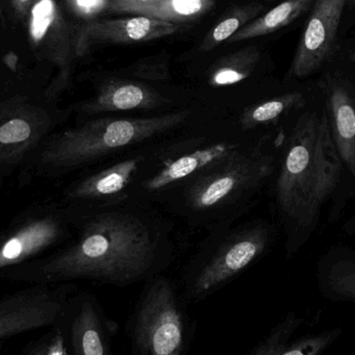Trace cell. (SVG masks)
Returning <instances> with one entry per match:
<instances>
[{
    "label": "cell",
    "instance_id": "obj_17",
    "mask_svg": "<svg viewBox=\"0 0 355 355\" xmlns=\"http://www.w3.org/2000/svg\"><path fill=\"white\" fill-rule=\"evenodd\" d=\"M310 102L304 92L291 89L261 98L231 114L236 124L246 132H270L295 118Z\"/></svg>",
    "mask_w": 355,
    "mask_h": 355
},
{
    "label": "cell",
    "instance_id": "obj_13",
    "mask_svg": "<svg viewBox=\"0 0 355 355\" xmlns=\"http://www.w3.org/2000/svg\"><path fill=\"white\" fill-rule=\"evenodd\" d=\"M67 221L58 212H43L19 221L0 236V271L35 258L66 235Z\"/></svg>",
    "mask_w": 355,
    "mask_h": 355
},
{
    "label": "cell",
    "instance_id": "obj_5",
    "mask_svg": "<svg viewBox=\"0 0 355 355\" xmlns=\"http://www.w3.org/2000/svg\"><path fill=\"white\" fill-rule=\"evenodd\" d=\"M217 112L198 103L151 116H99L83 119L46 141L40 166L66 174L114 159L143 146L166 139Z\"/></svg>",
    "mask_w": 355,
    "mask_h": 355
},
{
    "label": "cell",
    "instance_id": "obj_32",
    "mask_svg": "<svg viewBox=\"0 0 355 355\" xmlns=\"http://www.w3.org/2000/svg\"><path fill=\"white\" fill-rule=\"evenodd\" d=\"M352 58V62H354V64H355V51L352 54V58Z\"/></svg>",
    "mask_w": 355,
    "mask_h": 355
},
{
    "label": "cell",
    "instance_id": "obj_6",
    "mask_svg": "<svg viewBox=\"0 0 355 355\" xmlns=\"http://www.w3.org/2000/svg\"><path fill=\"white\" fill-rule=\"evenodd\" d=\"M275 238V227L264 219L209 233L182 271L179 288L185 302H202L223 289L261 260Z\"/></svg>",
    "mask_w": 355,
    "mask_h": 355
},
{
    "label": "cell",
    "instance_id": "obj_8",
    "mask_svg": "<svg viewBox=\"0 0 355 355\" xmlns=\"http://www.w3.org/2000/svg\"><path fill=\"white\" fill-rule=\"evenodd\" d=\"M194 103L198 102L192 98L164 93L151 83L114 76L102 81L95 95L77 103L73 112L83 120L130 112L164 114Z\"/></svg>",
    "mask_w": 355,
    "mask_h": 355
},
{
    "label": "cell",
    "instance_id": "obj_11",
    "mask_svg": "<svg viewBox=\"0 0 355 355\" xmlns=\"http://www.w3.org/2000/svg\"><path fill=\"white\" fill-rule=\"evenodd\" d=\"M348 0H317L292 60L288 77L304 79L333 56L336 37Z\"/></svg>",
    "mask_w": 355,
    "mask_h": 355
},
{
    "label": "cell",
    "instance_id": "obj_29",
    "mask_svg": "<svg viewBox=\"0 0 355 355\" xmlns=\"http://www.w3.org/2000/svg\"><path fill=\"white\" fill-rule=\"evenodd\" d=\"M103 0H77V3L85 12H92L102 6Z\"/></svg>",
    "mask_w": 355,
    "mask_h": 355
},
{
    "label": "cell",
    "instance_id": "obj_23",
    "mask_svg": "<svg viewBox=\"0 0 355 355\" xmlns=\"http://www.w3.org/2000/svg\"><path fill=\"white\" fill-rule=\"evenodd\" d=\"M258 2H250L245 6H236L223 16L214 27L207 33L198 46V51L209 52L214 50L223 42L231 39L238 31L256 18L263 10Z\"/></svg>",
    "mask_w": 355,
    "mask_h": 355
},
{
    "label": "cell",
    "instance_id": "obj_14",
    "mask_svg": "<svg viewBox=\"0 0 355 355\" xmlns=\"http://www.w3.org/2000/svg\"><path fill=\"white\" fill-rule=\"evenodd\" d=\"M68 352L71 355H114L116 324L91 294H81L68 304Z\"/></svg>",
    "mask_w": 355,
    "mask_h": 355
},
{
    "label": "cell",
    "instance_id": "obj_4",
    "mask_svg": "<svg viewBox=\"0 0 355 355\" xmlns=\"http://www.w3.org/2000/svg\"><path fill=\"white\" fill-rule=\"evenodd\" d=\"M271 132H246L232 114H215L160 139L154 143L129 200L160 205L175 190L252 149Z\"/></svg>",
    "mask_w": 355,
    "mask_h": 355
},
{
    "label": "cell",
    "instance_id": "obj_2",
    "mask_svg": "<svg viewBox=\"0 0 355 355\" xmlns=\"http://www.w3.org/2000/svg\"><path fill=\"white\" fill-rule=\"evenodd\" d=\"M344 174L324 102L311 101L288 124L272 179L288 258L310 239L323 207L340 189Z\"/></svg>",
    "mask_w": 355,
    "mask_h": 355
},
{
    "label": "cell",
    "instance_id": "obj_10",
    "mask_svg": "<svg viewBox=\"0 0 355 355\" xmlns=\"http://www.w3.org/2000/svg\"><path fill=\"white\" fill-rule=\"evenodd\" d=\"M67 289L37 287L0 300V341L55 324L68 308Z\"/></svg>",
    "mask_w": 355,
    "mask_h": 355
},
{
    "label": "cell",
    "instance_id": "obj_19",
    "mask_svg": "<svg viewBox=\"0 0 355 355\" xmlns=\"http://www.w3.org/2000/svg\"><path fill=\"white\" fill-rule=\"evenodd\" d=\"M316 277L323 297L355 304V250L346 246L331 248L319 259Z\"/></svg>",
    "mask_w": 355,
    "mask_h": 355
},
{
    "label": "cell",
    "instance_id": "obj_26",
    "mask_svg": "<svg viewBox=\"0 0 355 355\" xmlns=\"http://www.w3.org/2000/svg\"><path fill=\"white\" fill-rule=\"evenodd\" d=\"M159 0H112L108 10L112 12H128L131 8L143 4L153 3Z\"/></svg>",
    "mask_w": 355,
    "mask_h": 355
},
{
    "label": "cell",
    "instance_id": "obj_7",
    "mask_svg": "<svg viewBox=\"0 0 355 355\" xmlns=\"http://www.w3.org/2000/svg\"><path fill=\"white\" fill-rule=\"evenodd\" d=\"M179 286L159 275L146 282L127 322L135 355H187L194 324Z\"/></svg>",
    "mask_w": 355,
    "mask_h": 355
},
{
    "label": "cell",
    "instance_id": "obj_27",
    "mask_svg": "<svg viewBox=\"0 0 355 355\" xmlns=\"http://www.w3.org/2000/svg\"><path fill=\"white\" fill-rule=\"evenodd\" d=\"M45 355H69L66 340L62 333H55L50 338Z\"/></svg>",
    "mask_w": 355,
    "mask_h": 355
},
{
    "label": "cell",
    "instance_id": "obj_33",
    "mask_svg": "<svg viewBox=\"0 0 355 355\" xmlns=\"http://www.w3.org/2000/svg\"><path fill=\"white\" fill-rule=\"evenodd\" d=\"M20 1H26V0H20Z\"/></svg>",
    "mask_w": 355,
    "mask_h": 355
},
{
    "label": "cell",
    "instance_id": "obj_9",
    "mask_svg": "<svg viewBox=\"0 0 355 355\" xmlns=\"http://www.w3.org/2000/svg\"><path fill=\"white\" fill-rule=\"evenodd\" d=\"M154 143L119 156L112 162L73 182L64 191V198L77 210L129 200L131 188L147 162Z\"/></svg>",
    "mask_w": 355,
    "mask_h": 355
},
{
    "label": "cell",
    "instance_id": "obj_30",
    "mask_svg": "<svg viewBox=\"0 0 355 355\" xmlns=\"http://www.w3.org/2000/svg\"><path fill=\"white\" fill-rule=\"evenodd\" d=\"M344 232H345L346 235L352 236L355 234V214L354 216L350 217V219H348L346 221L345 225H343Z\"/></svg>",
    "mask_w": 355,
    "mask_h": 355
},
{
    "label": "cell",
    "instance_id": "obj_3",
    "mask_svg": "<svg viewBox=\"0 0 355 355\" xmlns=\"http://www.w3.org/2000/svg\"><path fill=\"white\" fill-rule=\"evenodd\" d=\"M285 127L279 137H273L279 128L252 149L194 178L160 205L190 227L209 233L235 225L272 181Z\"/></svg>",
    "mask_w": 355,
    "mask_h": 355
},
{
    "label": "cell",
    "instance_id": "obj_12",
    "mask_svg": "<svg viewBox=\"0 0 355 355\" xmlns=\"http://www.w3.org/2000/svg\"><path fill=\"white\" fill-rule=\"evenodd\" d=\"M49 110L24 103L0 104V166L20 162L53 128Z\"/></svg>",
    "mask_w": 355,
    "mask_h": 355
},
{
    "label": "cell",
    "instance_id": "obj_25",
    "mask_svg": "<svg viewBox=\"0 0 355 355\" xmlns=\"http://www.w3.org/2000/svg\"><path fill=\"white\" fill-rule=\"evenodd\" d=\"M54 8L51 0H42L33 10L31 35L35 40L42 39L53 20Z\"/></svg>",
    "mask_w": 355,
    "mask_h": 355
},
{
    "label": "cell",
    "instance_id": "obj_21",
    "mask_svg": "<svg viewBox=\"0 0 355 355\" xmlns=\"http://www.w3.org/2000/svg\"><path fill=\"white\" fill-rule=\"evenodd\" d=\"M313 0H284L266 14L242 27L231 39V43L246 41L254 37L271 35L283 27L291 24L310 8Z\"/></svg>",
    "mask_w": 355,
    "mask_h": 355
},
{
    "label": "cell",
    "instance_id": "obj_18",
    "mask_svg": "<svg viewBox=\"0 0 355 355\" xmlns=\"http://www.w3.org/2000/svg\"><path fill=\"white\" fill-rule=\"evenodd\" d=\"M179 25L144 16L107 19L89 25L87 33L96 43L133 44L155 41L174 35Z\"/></svg>",
    "mask_w": 355,
    "mask_h": 355
},
{
    "label": "cell",
    "instance_id": "obj_15",
    "mask_svg": "<svg viewBox=\"0 0 355 355\" xmlns=\"http://www.w3.org/2000/svg\"><path fill=\"white\" fill-rule=\"evenodd\" d=\"M321 91L344 172L355 182V87L344 77L329 75Z\"/></svg>",
    "mask_w": 355,
    "mask_h": 355
},
{
    "label": "cell",
    "instance_id": "obj_1",
    "mask_svg": "<svg viewBox=\"0 0 355 355\" xmlns=\"http://www.w3.org/2000/svg\"><path fill=\"white\" fill-rule=\"evenodd\" d=\"M77 211L76 238L42 263V282L89 279L126 287L164 275L172 265V227L155 207L127 200Z\"/></svg>",
    "mask_w": 355,
    "mask_h": 355
},
{
    "label": "cell",
    "instance_id": "obj_22",
    "mask_svg": "<svg viewBox=\"0 0 355 355\" xmlns=\"http://www.w3.org/2000/svg\"><path fill=\"white\" fill-rule=\"evenodd\" d=\"M214 6V0H159L135 6L128 14L157 19L166 22H188L204 16Z\"/></svg>",
    "mask_w": 355,
    "mask_h": 355
},
{
    "label": "cell",
    "instance_id": "obj_24",
    "mask_svg": "<svg viewBox=\"0 0 355 355\" xmlns=\"http://www.w3.org/2000/svg\"><path fill=\"white\" fill-rule=\"evenodd\" d=\"M122 77L144 81V83H157L170 79V70L164 60L139 62L133 64L128 70L123 71Z\"/></svg>",
    "mask_w": 355,
    "mask_h": 355
},
{
    "label": "cell",
    "instance_id": "obj_31",
    "mask_svg": "<svg viewBox=\"0 0 355 355\" xmlns=\"http://www.w3.org/2000/svg\"><path fill=\"white\" fill-rule=\"evenodd\" d=\"M347 4H349L350 8H354L355 6V0H348Z\"/></svg>",
    "mask_w": 355,
    "mask_h": 355
},
{
    "label": "cell",
    "instance_id": "obj_20",
    "mask_svg": "<svg viewBox=\"0 0 355 355\" xmlns=\"http://www.w3.org/2000/svg\"><path fill=\"white\" fill-rule=\"evenodd\" d=\"M260 58V52L256 48H248L225 56L207 71L205 85L211 91H225L238 87L254 75Z\"/></svg>",
    "mask_w": 355,
    "mask_h": 355
},
{
    "label": "cell",
    "instance_id": "obj_16",
    "mask_svg": "<svg viewBox=\"0 0 355 355\" xmlns=\"http://www.w3.org/2000/svg\"><path fill=\"white\" fill-rule=\"evenodd\" d=\"M304 319L290 311L245 355H323L343 334L342 327L297 336Z\"/></svg>",
    "mask_w": 355,
    "mask_h": 355
},
{
    "label": "cell",
    "instance_id": "obj_28",
    "mask_svg": "<svg viewBox=\"0 0 355 355\" xmlns=\"http://www.w3.org/2000/svg\"><path fill=\"white\" fill-rule=\"evenodd\" d=\"M48 344H49V340L37 342L23 355H45L47 352Z\"/></svg>",
    "mask_w": 355,
    "mask_h": 355
}]
</instances>
